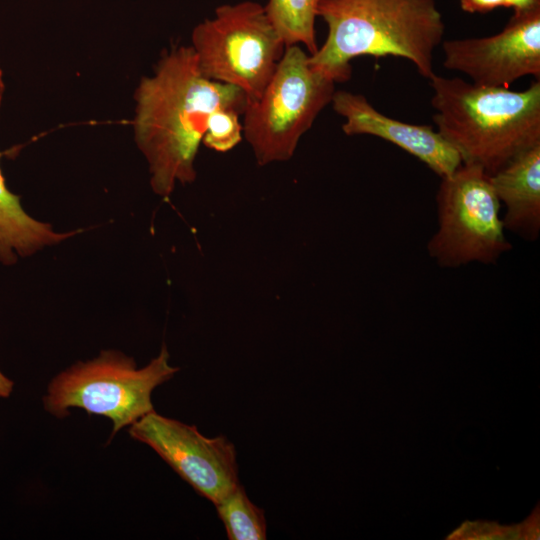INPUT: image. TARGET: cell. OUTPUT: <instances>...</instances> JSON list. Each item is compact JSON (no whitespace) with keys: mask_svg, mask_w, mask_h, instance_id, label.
Wrapping results in <instances>:
<instances>
[{"mask_svg":"<svg viewBox=\"0 0 540 540\" xmlns=\"http://www.w3.org/2000/svg\"><path fill=\"white\" fill-rule=\"evenodd\" d=\"M133 130L145 156L153 191L168 197L176 182L196 178L194 161L212 118L234 109L244 112L247 97L237 87L207 79L191 46L162 54L151 76L135 90Z\"/></svg>","mask_w":540,"mask_h":540,"instance_id":"obj_1","label":"cell"},{"mask_svg":"<svg viewBox=\"0 0 540 540\" xmlns=\"http://www.w3.org/2000/svg\"><path fill=\"white\" fill-rule=\"evenodd\" d=\"M460 7L468 13H487L499 7L514 11L540 6V0H459Z\"/></svg>","mask_w":540,"mask_h":540,"instance_id":"obj_16","label":"cell"},{"mask_svg":"<svg viewBox=\"0 0 540 540\" xmlns=\"http://www.w3.org/2000/svg\"><path fill=\"white\" fill-rule=\"evenodd\" d=\"M490 180L505 206V230L536 241L540 233V143L518 154L490 175Z\"/></svg>","mask_w":540,"mask_h":540,"instance_id":"obj_11","label":"cell"},{"mask_svg":"<svg viewBox=\"0 0 540 540\" xmlns=\"http://www.w3.org/2000/svg\"><path fill=\"white\" fill-rule=\"evenodd\" d=\"M215 506L230 540L266 539L264 512L250 501L240 484Z\"/></svg>","mask_w":540,"mask_h":540,"instance_id":"obj_14","label":"cell"},{"mask_svg":"<svg viewBox=\"0 0 540 540\" xmlns=\"http://www.w3.org/2000/svg\"><path fill=\"white\" fill-rule=\"evenodd\" d=\"M433 121L462 163L493 175L540 143V82L524 91L488 87L461 78L430 77Z\"/></svg>","mask_w":540,"mask_h":540,"instance_id":"obj_3","label":"cell"},{"mask_svg":"<svg viewBox=\"0 0 540 540\" xmlns=\"http://www.w3.org/2000/svg\"><path fill=\"white\" fill-rule=\"evenodd\" d=\"M76 233L56 232L50 224L25 212L20 197L8 189L0 169V263L12 265L19 257L30 256Z\"/></svg>","mask_w":540,"mask_h":540,"instance_id":"obj_12","label":"cell"},{"mask_svg":"<svg viewBox=\"0 0 540 540\" xmlns=\"http://www.w3.org/2000/svg\"><path fill=\"white\" fill-rule=\"evenodd\" d=\"M308 59L299 45L286 47L260 96L246 103L243 136L260 166L289 160L301 136L332 101L335 82Z\"/></svg>","mask_w":540,"mask_h":540,"instance_id":"obj_5","label":"cell"},{"mask_svg":"<svg viewBox=\"0 0 540 540\" xmlns=\"http://www.w3.org/2000/svg\"><path fill=\"white\" fill-rule=\"evenodd\" d=\"M130 436L150 446L183 480L214 505L239 485L234 445L207 438L188 425L152 411L132 424Z\"/></svg>","mask_w":540,"mask_h":540,"instance_id":"obj_8","label":"cell"},{"mask_svg":"<svg viewBox=\"0 0 540 540\" xmlns=\"http://www.w3.org/2000/svg\"><path fill=\"white\" fill-rule=\"evenodd\" d=\"M178 370L169 364L165 345L140 369L133 358L122 352L105 350L55 376L43 397L44 409L57 418L68 416L71 408L109 418L113 424L111 439L122 428L154 411L153 390Z\"/></svg>","mask_w":540,"mask_h":540,"instance_id":"obj_4","label":"cell"},{"mask_svg":"<svg viewBox=\"0 0 540 540\" xmlns=\"http://www.w3.org/2000/svg\"><path fill=\"white\" fill-rule=\"evenodd\" d=\"M14 383L0 371V398H7L13 391Z\"/></svg>","mask_w":540,"mask_h":540,"instance_id":"obj_17","label":"cell"},{"mask_svg":"<svg viewBox=\"0 0 540 540\" xmlns=\"http://www.w3.org/2000/svg\"><path fill=\"white\" fill-rule=\"evenodd\" d=\"M243 113L234 109L222 110L212 118L202 143L217 152H227L242 140V123L239 117Z\"/></svg>","mask_w":540,"mask_h":540,"instance_id":"obj_15","label":"cell"},{"mask_svg":"<svg viewBox=\"0 0 540 540\" xmlns=\"http://www.w3.org/2000/svg\"><path fill=\"white\" fill-rule=\"evenodd\" d=\"M436 203L438 227L427 250L439 266L495 264L512 249L500 216L501 203L490 175L480 166L462 163L441 177Z\"/></svg>","mask_w":540,"mask_h":540,"instance_id":"obj_7","label":"cell"},{"mask_svg":"<svg viewBox=\"0 0 540 540\" xmlns=\"http://www.w3.org/2000/svg\"><path fill=\"white\" fill-rule=\"evenodd\" d=\"M4 91H5V84H4V80H3V72H2V69H1V66H0V110H1V106H2Z\"/></svg>","mask_w":540,"mask_h":540,"instance_id":"obj_18","label":"cell"},{"mask_svg":"<svg viewBox=\"0 0 540 540\" xmlns=\"http://www.w3.org/2000/svg\"><path fill=\"white\" fill-rule=\"evenodd\" d=\"M317 16L328 27L324 44L309 64L337 82L351 78L358 56H396L410 60L430 79L433 53L445 30L435 0H318Z\"/></svg>","mask_w":540,"mask_h":540,"instance_id":"obj_2","label":"cell"},{"mask_svg":"<svg viewBox=\"0 0 540 540\" xmlns=\"http://www.w3.org/2000/svg\"><path fill=\"white\" fill-rule=\"evenodd\" d=\"M318 0H268L266 15L285 47L303 44L308 54L317 49L315 19Z\"/></svg>","mask_w":540,"mask_h":540,"instance_id":"obj_13","label":"cell"},{"mask_svg":"<svg viewBox=\"0 0 540 540\" xmlns=\"http://www.w3.org/2000/svg\"><path fill=\"white\" fill-rule=\"evenodd\" d=\"M334 111L345 118L346 135H373L389 141L426 164L439 177L452 174L462 160L457 150L430 125L392 119L376 110L361 94L334 92Z\"/></svg>","mask_w":540,"mask_h":540,"instance_id":"obj_10","label":"cell"},{"mask_svg":"<svg viewBox=\"0 0 540 540\" xmlns=\"http://www.w3.org/2000/svg\"><path fill=\"white\" fill-rule=\"evenodd\" d=\"M191 43L202 75L239 88L247 101L260 96L286 48L264 6L253 1L217 7L195 26Z\"/></svg>","mask_w":540,"mask_h":540,"instance_id":"obj_6","label":"cell"},{"mask_svg":"<svg viewBox=\"0 0 540 540\" xmlns=\"http://www.w3.org/2000/svg\"><path fill=\"white\" fill-rule=\"evenodd\" d=\"M446 69L468 75L474 84L508 88L524 76L540 78V6L514 11L492 36L443 42Z\"/></svg>","mask_w":540,"mask_h":540,"instance_id":"obj_9","label":"cell"}]
</instances>
